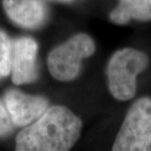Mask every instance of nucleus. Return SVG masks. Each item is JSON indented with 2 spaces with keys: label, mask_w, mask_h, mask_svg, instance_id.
Returning a JSON list of instances; mask_svg holds the SVG:
<instances>
[{
  "label": "nucleus",
  "mask_w": 151,
  "mask_h": 151,
  "mask_svg": "<svg viewBox=\"0 0 151 151\" xmlns=\"http://www.w3.org/2000/svg\"><path fill=\"white\" fill-rule=\"evenodd\" d=\"M81 119L67 108L54 106L16 137L18 151L69 150L81 134Z\"/></svg>",
  "instance_id": "1"
},
{
  "label": "nucleus",
  "mask_w": 151,
  "mask_h": 151,
  "mask_svg": "<svg viewBox=\"0 0 151 151\" xmlns=\"http://www.w3.org/2000/svg\"><path fill=\"white\" fill-rule=\"evenodd\" d=\"M149 63L147 55L132 48L115 52L108 65V87L111 94L120 101L129 100L136 92V77Z\"/></svg>",
  "instance_id": "2"
},
{
  "label": "nucleus",
  "mask_w": 151,
  "mask_h": 151,
  "mask_svg": "<svg viewBox=\"0 0 151 151\" xmlns=\"http://www.w3.org/2000/svg\"><path fill=\"white\" fill-rule=\"evenodd\" d=\"M94 51L95 44L92 38L85 34L76 35L50 53L49 70L58 81L73 80L79 73L81 60L91 56Z\"/></svg>",
  "instance_id": "3"
},
{
  "label": "nucleus",
  "mask_w": 151,
  "mask_h": 151,
  "mask_svg": "<svg viewBox=\"0 0 151 151\" xmlns=\"http://www.w3.org/2000/svg\"><path fill=\"white\" fill-rule=\"evenodd\" d=\"M151 131V98L142 97L129 108L113 144V151H142Z\"/></svg>",
  "instance_id": "4"
},
{
  "label": "nucleus",
  "mask_w": 151,
  "mask_h": 151,
  "mask_svg": "<svg viewBox=\"0 0 151 151\" xmlns=\"http://www.w3.org/2000/svg\"><path fill=\"white\" fill-rule=\"evenodd\" d=\"M36 42L29 37H22L13 42L11 72L15 85L32 82L37 78Z\"/></svg>",
  "instance_id": "5"
},
{
  "label": "nucleus",
  "mask_w": 151,
  "mask_h": 151,
  "mask_svg": "<svg viewBox=\"0 0 151 151\" xmlns=\"http://www.w3.org/2000/svg\"><path fill=\"white\" fill-rule=\"evenodd\" d=\"M4 102L13 123L22 127L40 118L48 105L44 97L26 95L15 89L6 92Z\"/></svg>",
  "instance_id": "6"
},
{
  "label": "nucleus",
  "mask_w": 151,
  "mask_h": 151,
  "mask_svg": "<svg viewBox=\"0 0 151 151\" xmlns=\"http://www.w3.org/2000/svg\"><path fill=\"white\" fill-rule=\"evenodd\" d=\"M3 6L11 20L21 27H37L45 18V8L39 0H3Z\"/></svg>",
  "instance_id": "7"
},
{
  "label": "nucleus",
  "mask_w": 151,
  "mask_h": 151,
  "mask_svg": "<svg viewBox=\"0 0 151 151\" xmlns=\"http://www.w3.org/2000/svg\"><path fill=\"white\" fill-rule=\"evenodd\" d=\"M111 20L125 24L134 19L140 21L151 19V0H120L119 6L110 14Z\"/></svg>",
  "instance_id": "8"
},
{
  "label": "nucleus",
  "mask_w": 151,
  "mask_h": 151,
  "mask_svg": "<svg viewBox=\"0 0 151 151\" xmlns=\"http://www.w3.org/2000/svg\"><path fill=\"white\" fill-rule=\"evenodd\" d=\"M13 43L4 31L0 29V74L8 76L11 71Z\"/></svg>",
  "instance_id": "9"
},
{
  "label": "nucleus",
  "mask_w": 151,
  "mask_h": 151,
  "mask_svg": "<svg viewBox=\"0 0 151 151\" xmlns=\"http://www.w3.org/2000/svg\"><path fill=\"white\" fill-rule=\"evenodd\" d=\"M13 120L8 109L4 108L0 101V137L9 134L13 130Z\"/></svg>",
  "instance_id": "10"
},
{
  "label": "nucleus",
  "mask_w": 151,
  "mask_h": 151,
  "mask_svg": "<svg viewBox=\"0 0 151 151\" xmlns=\"http://www.w3.org/2000/svg\"><path fill=\"white\" fill-rule=\"evenodd\" d=\"M142 151H151V131L146 138V140L145 142V145L143 146Z\"/></svg>",
  "instance_id": "11"
},
{
  "label": "nucleus",
  "mask_w": 151,
  "mask_h": 151,
  "mask_svg": "<svg viewBox=\"0 0 151 151\" xmlns=\"http://www.w3.org/2000/svg\"><path fill=\"white\" fill-rule=\"evenodd\" d=\"M56 1H62V2H67V1H70V0H56Z\"/></svg>",
  "instance_id": "12"
},
{
  "label": "nucleus",
  "mask_w": 151,
  "mask_h": 151,
  "mask_svg": "<svg viewBox=\"0 0 151 151\" xmlns=\"http://www.w3.org/2000/svg\"><path fill=\"white\" fill-rule=\"evenodd\" d=\"M0 76H1V74H0Z\"/></svg>",
  "instance_id": "13"
}]
</instances>
